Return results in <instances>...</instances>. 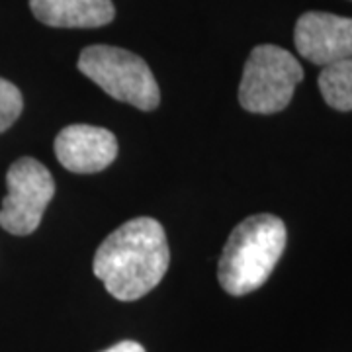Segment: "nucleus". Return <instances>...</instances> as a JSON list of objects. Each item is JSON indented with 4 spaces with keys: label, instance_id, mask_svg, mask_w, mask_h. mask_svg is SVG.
I'll return each instance as SVG.
<instances>
[{
    "label": "nucleus",
    "instance_id": "obj_1",
    "mask_svg": "<svg viewBox=\"0 0 352 352\" xmlns=\"http://www.w3.org/2000/svg\"><path fill=\"white\" fill-rule=\"evenodd\" d=\"M170 263L163 226L153 217H135L110 233L94 254V274L120 302L149 294Z\"/></svg>",
    "mask_w": 352,
    "mask_h": 352
},
{
    "label": "nucleus",
    "instance_id": "obj_2",
    "mask_svg": "<svg viewBox=\"0 0 352 352\" xmlns=\"http://www.w3.org/2000/svg\"><path fill=\"white\" fill-rule=\"evenodd\" d=\"M286 226L272 214L247 217L227 239L217 278L221 288L231 296H247L270 278L286 249Z\"/></svg>",
    "mask_w": 352,
    "mask_h": 352
},
{
    "label": "nucleus",
    "instance_id": "obj_3",
    "mask_svg": "<svg viewBox=\"0 0 352 352\" xmlns=\"http://www.w3.org/2000/svg\"><path fill=\"white\" fill-rule=\"evenodd\" d=\"M78 71L112 98L151 112L161 102L159 85L139 55L112 45H90L78 57Z\"/></svg>",
    "mask_w": 352,
    "mask_h": 352
},
{
    "label": "nucleus",
    "instance_id": "obj_4",
    "mask_svg": "<svg viewBox=\"0 0 352 352\" xmlns=\"http://www.w3.org/2000/svg\"><path fill=\"white\" fill-rule=\"evenodd\" d=\"M302 78V65L289 51L270 43L256 45L245 63L239 104L252 113L282 112Z\"/></svg>",
    "mask_w": 352,
    "mask_h": 352
},
{
    "label": "nucleus",
    "instance_id": "obj_5",
    "mask_svg": "<svg viewBox=\"0 0 352 352\" xmlns=\"http://www.w3.org/2000/svg\"><path fill=\"white\" fill-rule=\"evenodd\" d=\"M8 194L0 208V227L12 235H30L41 223L55 194L51 173L32 157H22L6 173Z\"/></svg>",
    "mask_w": 352,
    "mask_h": 352
},
{
    "label": "nucleus",
    "instance_id": "obj_6",
    "mask_svg": "<svg viewBox=\"0 0 352 352\" xmlns=\"http://www.w3.org/2000/svg\"><path fill=\"white\" fill-rule=\"evenodd\" d=\"M294 41L307 61L327 67L352 57V18L329 12H305L300 16Z\"/></svg>",
    "mask_w": 352,
    "mask_h": 352
},
{
    "label": "nucleus",
    "instance_id": "obj_7",
    "mask_svg": "<svg viewBox=\"0 0 352 352\" xmlns=\"http://www.w3.org/2000/svg\"><path fill=\"white\" fill-rule=\"evenodd\" d=\"M55 157L67 170L92 175L108 168L118 157V139L104 127L75 124L59 131Z\"/></svg>",
    "mask_w": 352,
    "mask_h": 352
},
{
    "label": "nucleus",
    "instance_id": "obj_8",
    "mask_svg": "<svg viewBox=\"0 0 352 352\" xmlns=\"http://www.w3.org/2000/svg\"><path fill=\"white\" fill-rule=\"evenodd\" d=\"M30 8L51 28H100L116 16L112 0H30Z\"/></svg>",
    "mask_w": 352,
    "mask_h": 352
},
{
    "label": "nucleus",
    "instance_id": "obj_9",
    "mask_svg": "<svg viewBox=\"0 0 352 352\" xmlns=\"http://www.w3.org/2000/svg\"><path fill=\"white\" fill-rule=\"evenodd\" d=\"M319 90L331 108L352 112V57L323 67L319 75Z\"/></svg>",
    "mask_w": 352,
    "mask_h": 352
},
{
    "label": "nucleus",
    "instance_id": "obj_10",
    "mask_svg": "<svg viewBox=\"0 0 352 352\" xmlns=\"http://www.w3.org/2000/svg\"><path fill=\"white\" fill-rule=\"evenodd\" d=\"M24 110V98L20 88L6 78H0V133L14 126Z\"/></svg>",
    "mask_w": 352,
    "mask_h": 352
},
{
    "label": "nucleus",
    "instance_id": "obj_11",
    "mask_svg": "<svg viewBox=\"0 0 352 352\" xmlns=\"http://www.w3.org/2000/svg\"><path fill=\"white\" fill-rule=\"evenodd\" d=\"M102 352H145V349L135 340H122V342H118V344H113V346Z\"/></svg>",
    "mask_w": 352,
    "mask_h": 352
}]
</instances>
